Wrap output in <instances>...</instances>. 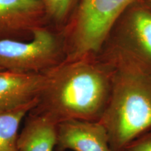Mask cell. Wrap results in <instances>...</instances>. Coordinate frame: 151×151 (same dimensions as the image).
Returning a JSON list of instances; mask_svg holds the SVG:
<instances>
[{
    "label": "cell",
    "instance_id": "cell-1",
    "mask_svg": "<svg viewBox=\"0 0 151 151\" xmlns=\"http://www.w3.org/2000/svg\"><path fill=\"white\" fill-rule=\"evenodd\" d=\"M29 113L55 124L66 120L99 121L108 104L113 68L101 55L65 60L50 69Z\"/></svg>",
    "mask_w": 151,
    "mask_h": 151
},
{
    "label": "cell",
    "instance_id": "cell-2",
    "mask_svg": "<svg viewBox=\"0 0 151 151\" xmlns=\"http://www.w3.org/2000/svg\"><path fill=\"white\" fill-rule=\"evenodd\" d=\"M113 68L110 97L101 120L113 151L151 129V67L114 47L99 53Z\"/></svg>",
    "mask_w": 151,
    "mask_h": 151
},
{
    "label": "cell",
    "instance_id": "cell-3",
    "mask_svg": "<svg viewBox=\"0 0 151 151\" xmlns=\"http://www.w3.org/2000/svg\"><path fill=\"white\" fill-rule=\"evenodd\" d=\"M137 0H78L64 29L66 60L99 55L118 16Z\"/></svg>",
    "mask_w": 151,
    "mask_h": 151
},
{
    "label": "cell",
    "instance_id": "cell-4",
    "mask_svg": "<svg viewBox=\"0 0 151 151\" xmlns=\"http://www.w3.org/2000/svg\"><path fill=\"white\" fill-rule=\"evenodd\" d=\"M63 32L46 26L28 41L0 40V69L15 73H45L66 59Z\"/></svg>",
    "mask_w": 151,
    "mask_h": 151
},
{
    "label": "cell",
    "instance_id": "cell-5",
    "mask_svg": "<svg viewBox=\"0 0 151 151\" xmlns=\"http://www.w3.org/2000/svg\"><path fill=\"white\" fill-rule=\"evenodd\" d=\"M104 45L122 50L151 67V11L140 0L132 3L114 22Z\"/></svg>",
    "mask_w": 151,
    "mask_h": 151
},
{
    "label": "cell",
    "instance_id": "cell-6",
    "mask_svg": "<svg viewBox=\"0 0 151 151\" xmlns=\"http://www.w3.org/2000/svg\"><path fill=\"white\" fill-rule=\"evenodd\" d=\"M48 25L41 0H0V40L28 41Z\"/></svg>",
    "mask_w": 151,
    "mask_h": 151
},
{
    "label": "cell",
    "instance_id": "cell-7",
    "mask_svg": "<svg viewBox=\"0 0 151 151\" xmlns=\"http://www.w3.org/2000/svg\"><path fill=\"white\" fill-rule=\"evenodd\" d=\"M58 151H113L108 133L99 121L71 120L56 124Z\"/></svg>",
    "mask_w": 151,
    "mask_h": 151
},
{
    "label": "cell",
    "instance_id": "cell-8",
    "mask_svg": "<svg viewBox=\"0 0 151 151\" xmlns=\"http://www.w3.org/2000/svg\"><path fill=\"white\" fill-rule=\"evenodd\" d=\"M45 82V73L0 71V111L37 101Z\"/></svg>",
    "mask_w": 151,
    "mask_h": 151
},
{
    "label": "cell",
    "instance_id": "cell-9",
    "mask_svg": "<svg viewBox=\"0 0 151 151\" xmlns=\"http://www.w3.org/2000/svg\"><path fill=\"white\" fill-rule=\"evenodd\" d=\"M56 141V124L44 117L29 112L18 136V150L53 151Z\"/></svg>",
    "mask_w": 151,
    "mask_h": 151
},
{
    "label": "cell",
    "instance_id": "cell-10",
    "mask_svg": "<svg viewBox=\"0 0 151 151\" xmlns=\"http://www.w3.org/2000/svg\"><path fill=\"white\" fill-rule=\"evenodd\" d=\"M37 103L35 101L0 111V151H19L18 139L20 124Z\"/></svg>",
    "mask_w": 151,
    "mask_h": 151
},
{
    "label": "cell",
    "instance_id": "cell-11",
    "mask_svg": "<svg viewBox=\"0 0 151 151\" xmlns=\"http://www.w3.org/2000/svg\"><path fill=\"white\" fill-rule=\"evenodd\" d=\"M48 25L63 32L74 12L78 0H41Z\"/></svg>",
    "mask_w": 151,
    "mask_h": 151
},
{
    "label": "cell",
    "instance_id": "cell-12",
    "mask_svg": "<svg viewBox=\"0 0 151 151\" xmlns=\"http://www.w3.org/2000/svg\"><path fill=\"white\" fill-rule=\"evenodd\" d=\"M121 151H151V129L130 141Z\"/></svg>",
    "mask_w": 151,
    "mask_h": 151
},
{
    "label": "cell",
    "instance_id": "cell-13",
    "mask_svg": "<svg viewBox=\"0 0 151 151\" xmlns=\"http://www.w3.org/2000/svg\"><path fill=\"white\" fill-rule=\"evenodd\" d=\"M140 1L149 11H151V0H140Z\"/></svg>",
    "mask_w": 151,
    "mask_h": 151
},
{
    "label": "cell",
    "instance_id": "cell-14",
    "mask_svg": "<svg viewBox=\"0 0 151 151\" xmlns=\"http://www.w3.org/2000/svg\"><path fill=\"white\" fill-rule=\"evenodd\" d=\"M3 71V70H1V69H0V71Z\"/></svg>",
    "mask_w": 151,
    "mask_h": 151
}]
</instances>
